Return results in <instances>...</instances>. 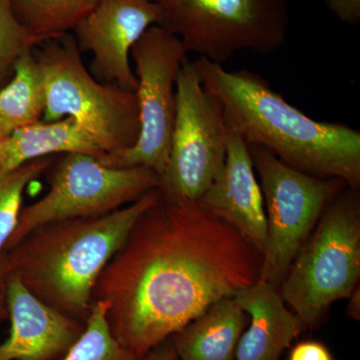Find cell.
<instances>
[{
	"instance_id": "obj_9",
	"label": "cell",
	"mask_w": 360,
	"mask_h": 360,
	"mask_svg": "<svg viewBox=\"0 0 360 360\" xmlns=\"http://www.w3.org/2000/svg\"><path fill=\"white\" fill-rule=\"evenodd\" d=\"M175 99L169 156L158 189L169 200L196 202L224 167L229 125L221 103L187 59L177 75Z\"/></svg>"
},
{
	"instance_id": "obj_27",
	"label": "cell",
	"mask_w": 360,
	"mask_h": 360,
	"mask_svg": "<svg viewBox=\"0 0 360 360\" xmlns=\"http://www.w3.org/2000/svg\"><path fill=\"white\" fill-rule=\"evenodd\" d=\"M4 281H2L1 276H0V292H1L2 290H4Z\"/></svg>"
},
{
	"instance_id": "obj_11",
	"label": "cell",
	"mask_w": 360,
	"mask_h": 360,
	"mask_svg": "<svg viewBox=\"0 0 360 360\" xmlns=\"http://www.w3.org/2000/svg\"><path fill=\"white\" fill-rule=\"evenodd\" d=\"M160 21V11L153 0H98L94 11L73 30L79 51L94 54L92 77L103 84L136 91L130 51Z\"/></svg>"
},
{
	"instance_id": "obj_15",
	"label": "cell",
	"mask_w": 360,
	"mask_h": 360,
	"mask_svg": "<svg viewBox=\"0 0 360 360\" xmlns=\"http://www.w3.org/2000/svg\"><path fill=\"white\" fill-rule=\"evenodd\" d=\"M248 315L233 297L213 303L172 336L177 360H236Z\"/></svg>"
},
{
	"instance_id": "obj_14",
	"label": "cell",
	"mask_w": 360,
	"mask_h": 360,
	"mask_svg": "<svg viewBox=\"0 0 360 360\" xmlns=\"http://www.w3.org/2000/svg\"><path fill=\"white\" fill-rule=\"evenodd\" d=\"M233 298L250 316V328L239 338L236 360H278L305 328L284 304L276 286L264 279L241 288Z\"/></svg>"
},
{
	"instance_id": "obj_22",
	"label": "cell",
	"mask_w": 360,
	"mask_h": 360,
	"mask_svg": "<svg viewBox=\"0 0 360 360\" xmlns=\"http://www.w3.org/2000/svg\"><path fill=\"white\" fill-rule=\"evenodd\" d=\"M326 6L336 18L345 25L360 22V0H324Z\"/></svg>"
},
{
	"instance_id": "obj_13",
	"label": "cell",
	"mask_w": 360,
	"mask_h": 360,
	"mask_svg": "<svg viewBox=\"0 0 360 360\" xmlns=\"http://www.w3.org/2000/svg\"><path fill=\"white\" fill-rule=\"evenodd\" d=\"M196 202L233 227L262 257L267 238L264 196L250 148L231 129L224 167Z\"/></svg>"
},
{
	"instance_id": "obj_6",
	"label": "cell",
	"mask_w": 360,
	"mask_h": 360,
	"mask_svg": "<svg viewBox=\"0 0 360 360\" xmlns=\"http://www.w3.org/2000/svg\"><path fill=\"white\" fill-rule=\"evenodd\" d=\"M158 25L181 40L187 53L224 65L239 52L269 56L288 39V0H153Z\"/></svg>"
},
{
	"instance_id": "obj_2",
	"label": "cell",
	"mask_w": 360,
	"mask_h": 360,
	"mask_svg": "<svg viewBox=\"0 0 360 360\" xmlns=\"http://www.w3.org/2000/svg\"><path fill=\"white\" fill-rule=\"evenodd\" d=\"M193 65L203 87L221 103L229 129L248 146H262L305 174L359 188V130L312 120L252 71H229L200 58Z\"/></svg>"
},
{
	"instance_id": "obj_29",
	"label": "cell",
	"mask_w": 360,
	"mask_h": 360,
	"mask_svg": "<svg viewBox=\"0 0 360 360\" xmlns=\"http://www.w3.org/2000/svg\"><path fill=\"white\" fill-rule=\"evenodd\" d=\"M174 360H177V359H175Z\"/></svg>"
},
{
	"instance_id": "obj_1",
	"label": "cell",
	"mask_w": 360,
	"mask_h": 360,
	"mask_svg": "<svg viewBox=\"0 0 360 360\" xmlns=\"http://www.w3.org/2000/svg\"><path fill=\"white\" fill-rule=\"evenodd\" d=\"M262 258L198 202L160 191L101 272L92 302L108 304L111 333L142 359L213 303L257 281Z\"/></svg>"
},
{
	"instance_id": "obj_3",
	"label": "cell",
	"mask_w": 360,
	"mask_h": 360,
	"mask_svg": "<svg viewBox=\"0 0 360 360\" xmlns=\"http://www.w3.org/2000/svg\"><path fill=\"white\" fill-rule=\"evenodd\" d=\"M158 196L155 188L108 214L42 225L2 251V281L18 278L49 307L86 321L97 279Z\"/></svg>"
},
{
	"instance_id": "obj_5",
	"label": "cell",
	"mask_w": 360,
	"mask_h": 360,
	"mask_svg": "<svg viewBox=\"0 0 360 360\" xmlns=\"http://www.w3.org/2000/svg\"><path fill=\"white\" fill-rule=\"evenodd\" d=\"M357 189L340 191L281 281L279 290L305 328H314L333 303L349 298L360 276V205Z\"/></svg>"
},
{
	"instance_id": "obj_8",
	"label": "cell",
	"mask_w": 360,
	"mask_h": 360,
	"mask_svg": "<svg viewBox=\"0 0 360 360\" xmlns=\"http://www.w3.org/2000/svg\"><path fill=\"white\" fill-rule=\"evenodd\" d=\"M52 167L49 193L21 208L4 251L42 225L108 214L160 186V175L149 168L106 167L82 153L63 155Z\"/></svg>"
},
{
	"instance_id": "obj_25",
	"label": "cell",
	"mask_w": 360,
	"mask_h": 360,
	"mask_svg": "<svg viewBox=\"0 0 360 360\" xmlns=\"http://www.w3.org/2000/svg\"><path fill=\"white\" fill-rule=\"evenodd\" d=\"M359 290L355 288L352 295L349 297V305H348L347 312L352 319L359 321L360 319V302H359Z\"/></svg>"
},
{
	"instance_id": "obj_21",
	"label": "cell",
	"mask_w": 360,
	"mask_h": 360,
	"mask_svg": "<svg viewBox=\"0 0 360 360\" xmlns=\"http://www.w3.org/2000/svg\"><path fill=\"white\" fill-rule=\"evenodd\" d=\"M42 42L16 18L11 0H0V89L11 82L18 59Z\"/></svg>"
},
{
	"instance_id": "obj_4",
	"label": "cell",
	"mask_w": 360,
	"mask_h": 360,
	"mask_svg": "<svg viewBox=\"0 0 360 360\" xmlns=\"http://www.w3.org/2000/svg\"><path fill=\"white\" fill-rule=\"evenodd\" d=\"M33 53L44 77V122L73 118L104 155L136 143L141 132L136 94L92 77L73 35L46 40Z\"/></svg>"
},
{
	"instance_id": "obj_12",
	"label": "cell",
	"mask_w": 360,
	"mask_h": 360,
	"mask_svg": "<svg viewBox=\"0 0 360 360\" xmlns=\"http://www.w3.org/2000/svg\"><path fill=\"white\" fill-rule=\"evenodd\" d=\"M8 338L0 360H61L84 333L78 321L41 302L14 277L4 279Z\"/></svg>"
},
{
	"instance_id": "obj_7",
	"label": "cell",
	"mask_w": 360,
	"mask_h": 360,
	"mask_svg": "<svg viewBox=\"0 0 360 360\" xmlns=\"http://www.w3.org/2000/svg\"><path fill=\"white\" fill-rule=\"evenodd\" d=\"M248 148L266 215V245L259 278L277 288L324 210L348 186L338 179L295 169L262 146L252 144Z\"/></svg>"
},
{
	"instance_id": "obj_26",
	"label": "cell",
	"mask_w": 360,
	"mask_h": 360,
	"mask_svg": "<svg viewBox=\"0 0 360 360\" xmlns=\"http://www.w3.org/2000/svg\"><path fill=\"white\" fill-rule=\"evenodd\" d=\"M7 316L6 300H4V295H0V321H4Z\"/></svg>"
},
{
	"instance_id": "obj_23",
	"label": "cell",
	"mask_w": 360,
	"mask_h": 360,
	"mask_svg": "<svg viewBox=\"0 0 360 360\" xmlns=\"http://www.w3.org/2000/svg\"><path fill=\"white\" fill-rule=\"evenodd\" d=\"M288 360H333L326 345L319 341H302L291 350Z\"/></svg>"
},
{
	"instance_id": "obj_17",
	"label": "cell",
	"mask_w": 360,
	"mask_h": 360,
	"mask_svg": "<svg viewBox=\"0 0 360 360\" xmlns=\"http://www.w3.org/2000/svg\"><path fill=\"white\" fill-rule=\"evenodd\" d=\"M46 108L44 77L33 51L23 54L14 75L0 89V135L6 139L16 130L40 122Z\"/></svg>"
},
{
	"instance_id": "obj_18",
	"label": "cell",
	"mask_w": 360,
	"mask_h": 360,
	"mask_svg": "<svg viewBox=\"0 0 360 360\" xmlns=\"http://www.w3.org/2000/svg\"><path fill=\"white\" fill-rule=\"evenodd\" d=\"M98 0H11L18 21L35 37L46 40L63 37L96 6Z\"/></svg>"
},
{
	"instance_id": "obj_19",
	"label": "cell",
	"mask_w": 360,
	"mask_h": 360,
	"mask_svg": "<svg viewBox=\"0 0 360 360\" xmlns=\"http://www.w3.org/2000/svg\"><path fill=\"white\" fill-rule=\"evenodd\" d=\"M106 311L105 302H92L84 333L61 360H141L115 340Z\"/></svg>"
},
{
	"instance_id": "obj_20",
	"label": "cell",
	"mask_w": 360,
	"mask_h": 360,
	"mask_svg": "<svg viewBox=\"0 0 360 360\" xmlns=\"http://www.w3.org/2000/svg\"><path fill=\"white\" fill-rule=\"evenodd\" d=\"M52 163V158L46 156L11 172H0V255L18 224L26 187L49 170Z\"/></svg>"
},
{
	"instance_id": "obj_10",
	"label": "cell",
	"mask_w": 360,
	"mask_h": 360,
	"mask_svg": "<svg viewBox=\"0 0 360 360\" xmlns=\"http://www.w3.org/2000/svg\"><path fill=\"white\" fill-rule=\"evenodd\" d=\"M181 40L160 25L149 27L130 51L134 59L141 132L132 148L103 155L110 167H146L162 176L169 156L176 110V78L186 60Z\"/></svg>"
},
{
	"instance_id": "obj_28",
	"label": "cell",
	"mask_w": 360,
	"mask_h": 360,
	"mask_svg": "<svg viewBox=\"0 0 360 360\" xmlns=\"http://www.w3.org/2000/svg\"><path fill=\"white\" fill-rule=\"evenodd\" d=\"M4 139H4V137H2L1 135H0V148H1V144L2 142H4Z\"/></svg>"
},
{
	"instance_id": "obj_24",
	"label": "cell",
	"mask_w": 360,
	"mask_h": 360,
	"mask_svg": "<svg viewBox=\"0 0 360 360\" xmlns=\"http://www.w3.org/2000/svg\"><path fill=\"white\" fill-rule=\"evenodd\" d=\"M175 359H176V354H175L172 338H169L150 350L146 356L142 357L141 360H174Z\"/></svg>"
},
{
	"instance_id": "obj_16",
	"label": "cell",
	"mask_w": 360,
	"mask_h": 360,
	"mask_svg": "<svg viewBox=\"0 0 360 360\" xmlns=\"http://www.w3.org/2000/svg\"><path fill=\"white\" fill-rule=\"evenodd\" d=\"M56 153H82L103 158V153L71 117L40 120L14 131L0 148V172H11L28 161Z\"/></svg>"
}]
</instances>
